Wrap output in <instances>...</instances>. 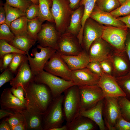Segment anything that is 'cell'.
Here are the masks:
<instances>
[{
	"label": "cell",
	"instance_id": "6da1fadb",
	"mask_svg": "<svg viewBox=\"0 0 130 130\" xmlns=\"http://www.w3.org/2000/svg\"><path fill=\"white\" fill-rule=\"evenodd\" d=\"M26 109L44 114L53 98L51 91L45 84L31 82L24 90Z\"/></svg>",
	"mask_w": 130,
	"mask_h": 130
},
{
	"label": "cell",
	"instance_id": "7a4b0ae2",
	"mask_svg": "<svg viewBox=\"0 0 130 130\" xmlns=\"http://www.w3.org/2000/svg\"><path fill=\"white\" fill-rule=\"evenodd\" d=\"M73 11L69 0H53L52 13L56 28L61 34L67 31Z\"/></svg>",
	"mask_w": 130,
	"mask_h": 130
},
{
	"label": "cell",
	"instance_id": "3957f363",
	"mask_svg": "<svg viewBox=\"0 0 130 130\" xmlns=\"http://www.w3.org/2000/svg\"><path fill=\"white\" fill-rule=\"evenodd\" d=\"M64 94L53 98L46 111L43 114V130L62 126L64 119L63 103Z\"/></svg>",
	"mask_w": 130,
	"mask_h": 130
},
{
	"label": "cell",
	"instance_id": "277c9868",
	"mask_svg": "<svg viewBox=\"0 0 130 130\" xmlns=\"http://www.w3.org/2000/svg\"><path fill=\"white\" fill-rule=\"evenodd\" d=\"M63 106L64 119L69 122L79 115L80 97L78 87L74 85L64 92Z\"/></svg>",
	"mask_w": 130,
	"mask_h": 130
},
{
	"label": "cell",
	"instance_id": "5b68a950",
	"mask_svg": "<svg viewBox=\"0 0 130 130\" xmlns=\"http://www.w3.org/2000/svg\"><path fill=\"white\" fill-rule=\"evenodd\" d=\"M34 81L46 85L53 98L57 97L68 88L75 85L72 81H68L43 70L35 76Z\"/></svg>",
	"mask_w": 130,
	"mask_h": 130
},
{
	"label": "cell",
	"instance_id": "8992f818",
	"mask_svg": "<svg viewBox=\"0 0 130 130\" xmlns=\"http://www.w3.org/2000/svg\"><path fill=\"white\" fill-rule=\"evenodd\" d=\"M55 49L49 47H44L39 45L37 48L32 49L31 54L34 56L32 58L26 53L27 58L32 72L35 76L44 70V67L48 60L56 52Z\"/></svg>",
	"mask_w": 130,
	"mask_h": 130
},
{
	"label": "cell",
	"instance_id": "52a82bcc",
	"mask_svg": "<svg viewBox=\"0 0 130 130\" xmlns=\"http://www.w3.org/2000/svg\"><path fill=\"white\" fill-rule=\"evenodd\" d=\"M128 30L127 27L104 26L101 37L114 49L120 52L124 51Z\"/></svg>",
	"mask_w": 130,
	"mask_h": 130
},
{
	"label": "cell",
	"instance_id": "ba28073f",
	"mask_svg": "<svg viewBox=\"0 0 130 130\" xmlns=\"http://www.w3.org/2000/svg\"><path fill=\"white\" fill-rule=\"evenodd\" d=\"M78 87L81 100L80 112L92 107L105 97L102 90L97 84Z\"/></svg>",
	"mask_w": 130,
	"mask_h": 130
},
{
	"label": "cell",
	"instance_id": "9c48e42d",
	"mask_svg": "<svg viewBox=\"0 0 130 130\" xmlns=\"http://www.w3.org/2000/svg\"><path fill=\"white\" fill-rule=\"evenodd\" d=\"M103 103V117L106 128L114 130L116 122L121 116L117 98L105 97Z\"/></svg>",
	"mask_w": 130,
	"mask_h": 130
},
{
	"label": "cell",
	"instance_id": "30bf717a",
	"mask_svg": "<svg viewBox=\"0 0 130 130\" xmlns=\"http://www.w3.org/2000/svg\"><path fill=\"white\" fill-rule=\"evenodd\" d=\"M61 34L57 30L55 23L47 21L42 24L36 40L41 46L50 47L57 51L58 49V41Z\"/></svg>",
	"mask_w": 130,
	"mask_h": 130
},
{
	"label": "cell",
	"instance_id": "8fae6325",
	"mask_svg": "<svg viewBox=\"0 0 130 130\" xmlns=\"http://www.w3.org/2000/svg\"><path fill=\"white\" fill-rule=\"evenodd\" d=\"M104 25H102L90 17L85 21L83 29L81 46L87 52L92 43L101 37Z\"/></svg>",
	"mask_w": 130,
	"mask_h": 130
},
{
	"label": "cell",
	"instance_id": "7c38bea8",
	"mask_svg": "<svg viewBox=\"0 0 130 130\" xmlns=\"http://www.w3.org/2000/svg\"><path fill=\"white\" fill-rule=\"evenodd\" d=\"M44 70L68 81H72V71L56 51L46 64Z\"/></svg>",
	"mask_w": 130,
	"mask_h": 130
},
{
	"label": "cell",
	"instance_id": "4fadbf2b",
	"mask_svg": "<svg viewBox=\"0 0 130 130\" xmlns=\"http://www.w3.org/2000/svg\"><path fill=\"white\" fill-rule=\"evenodd\" d=\"M58 46L56 51L66 56L77 55L83 50L77 37L67 31L61 35Z\"/></svg>",
	"mask_w": 130,
	"mask_h": 130
},
{
	"label": "cell",
	"instance_id": "5bb4252c",
	"mask_svg": "<svg viewBox=\"0 0 130 130\" xmlns=\"http://www.w3.org/2000/svg\"><path fill=\"white\" fill-rule=\"evenodd\" d=\"M113 67L112 76L117 78L125 75L130 71V61L125 51L120 52L112 50L110 54Z\"/></svg>",
	"mask_w": 130,
	"mask_h": 130
},
{
	"label": "cell",
	"instance_id": "9a60e30c",
	"mask_svg": "<svg viewBox=\"0 0 130 130\" xmlns=\"http://www.w3.org/2000/svg\"><path fill=\"white\" fill-rule=\"evenodd\" d=\"M97 85L102 90L105 97L118 98L126 97L116 78L112 75L104 73L100 77Z\"/></svg>",
	"mask_w": 130,
	"mask_h": 130
},
{
	"label": "cell",
	"instance_id": "2e32d148",
	"mask_svg": "<svg viewBox=\"0 0 130 130\" xmlns=\"http://www.w3.org/2000/svg\"><path fill=\"white\" fill-rule=\"evenodd\" d=\"M28 63L27 57L19 67L16 76L10 82L12 87L16 89L21 86L25 90L34 81L35 76Z\"/></svg>",
	"mask_w": 130,
	"mask_h": 130
},
{
	"label": "cell",
	"instance_id": "e0dca14e",
	"mask_svg": "<svg viewBox=\"0 0 130 130\" xmlns=\"http://www.w3.org/2000/svg\"><path fill=\"white\" fill-rule=\"evenodd\" d=\"M112 48L101 37L95 40L91 45L88 53L90 62H100L108 57Z\"/></svg>",
	"mask_w": 130,
	"mask_h": 130
},
{
	"label": "cell",
	"instance_id": "ac0fdd59",
	"mask_svg": "<svg viewBox=\"0 0 130 130\" xmlns=\"http://www.w3.org/2000/svg\"><path fill=\"white\" fill-rule=\"evenodd\" d=\"M1 109L14 112H21L26 109V106L12 93L11 88L4 89L0 100Z\"/></svg>",
	"mask_w": 130,
	"mask_h": 130
},
{
	"label": "cell",
	"instance_id": "d6986e66",
	"mask_svg": "<svg viewBox=\"0 0 130 130\" xmlns=\"http://www.w3.org/2000/svg\"><path fill=\"white\" fill-rule=\"evenodd\" d=\"M100 77L93 73L87 67L72 71V81L75 85L78 86L97 85Z\"/></svg>",
	"mask_w": 130,
	"mask_h": 130
},
{
	"label": "cell",
	"instance_id": "ffe728a7",
	"mask_svg": "<svg viewBox=\"0 0 130 130\" xmlns=\"http://www.w3.org/2000/svg\"><path fill=\"white\" fill-rule=\"evenodd\" d=\"M90 17L104 26L122 28L127 27L124 23L117 18L113 16L110 13L101 10L96 4Z\"/></svg>",
	"mask_w": 130,
	"mask_h": 130
},
{
	"label": "cell",
	"instance_id": "44dd1931",
	"mask_svg": "<svg viewBox=\"0 0 130 130\" xmlns=\"http://www.w3.org/2000/svg\"><path fill=\"white\" fill-rule=\"evenodd\" d=\"M61 56L71 71L86 68L91 62L88 52L84 49L77 55L66 56L61 55Z\"/></svg>",
	"mask_w": 130,
	"mask_h": 130
},
{
	"label": "cell",
	"instance_id": "7402d4cb",
	"mask_svg": "<svg viewBox=\"0 0 130 130\" xmlns=\"http://www.w3.org/2000/svg\"><path fill=\"white\" fill-rule=\"evenodd\" d=\"M103 99L90 108L81 111L79 115L87 117L94 121L100 130L106 129L102 114Z\"/></svg>",
	"mask_w": 130,
	"mask_h": 130
},
{
	"label": "cell",
	"instance_id": "603a6c76",
	"mask_svg": "<svg viewBox=\"0 0 130 130\" xmlns=\"http://www.w3.org/2000/svg\"><path fill=\"white\" fill-rule=\"evenodd\" d=\"M21 113L24 116L26 130H43V114L26 109Z\"/></svg>",
	"mask_w": 130,
	"mask_h": 130
},
{
	"label": "cell",
	"instance_id": "cb8c5ba5",
	"mask_svg": "<svg viewBox=\"0 0 130 130\" xmlns=\"http://www.w3.org/2000/svg\"><path fill=\"white\" fill-rule=\"evenodd\" d=\"M66 125L67 130H93L98 126L90 119L79 115Z\"/></svg>",
	"mask_w": 130,
	"mask_h": 130
},
{
	"label": "cell",
	"instance_id": "d4e9b609",
	"mask_svg": "<svg viewBox=\"0 0 130 130\" xmlns=\"http://www.w3.org/2000/svg\"><path fill=\"white\" fill-rule=\"evenodd\" d=\"M84 10V6L81 5H80L78 8L74 10L66 31L77 37L82 28V21Z\"/></svg>",
	"mask_w": 130,
	"mask_h": 130
},
{
	"label": "cell",
	"instance_id": "484cf974",
	"mask_svg": "<svg viewBox=\"0 0 130 130\" xmlns=\"http://www.w3.org/2000/svg\"><path fill=\"white\" fill-rule=\"evenodd\" d=\"M36 41L27 35L15 36L13 40L9 43L26 53L29 52V49L34 45Z\"/></svg>",
	"mask_w": 130,
	"mask_h": 130
},
{
	"label": "cell",
	"instance_id": "4316f807",
	"mask_svg": "<svg viewBox=\"0 0 130 130\" xmlns=\"http://www.w3.org/2000/svg\"><path fill=\"white\" fill-rule=\"evenodd\" d=\"M38 1L39 19L43 22L47 21L55 23L51 12L53 0H38Z\"/></svg>",
	"mask_w": 130,
	"mask_h": 130
},
{
	"label": "cell",
	"instance_id": "83f0119b",
	"mask_svg": "<svg viewBox=\"0 0 130 130\" xmlns=\"http://www.w3.org/2000/svg\"><path fill=\"white\" fill-rule=\"evenodd\" d=\"M28 21L26 16H24L11 23L10 28L15 36L28 35L27 31Z\"/></svg>",
	"mask_w": 130,
	"mask_h": 130
},
{
	"label": "cell",
	"instance_id": "f1b7e54d",
	"mask_svg": "<svg viewBox=\"0 0 130 130\" xmlns=\"http://www.w3.org/2000/svg\"><path fill=\"white\" fill-rule=\"evenodd\" d=\"M97 0H82L80 3V5H83L84 7L83 15L82 21V28L77 37L80 44L82 42L83 29L84 24L86 20L90 17Z\"/></svg>",
	"mask_w": 130,
	"mask_h": 130
},
{
	"label": "cell",
	"instance_id": "f546056e",
	"mask_svg": "<svg viewBox=\"0 0 130 130\" xmlns=\"http://www.w3.org/2000/svg\"><path fill=\"white\" fill-rule=\"evenodd\" d=\"M4 6L6 12L5 23L10 27L11 23L18 18L26 16L25 13L18 8L12 6L6 2Z\"/></svg>",
	"mask_w": 130,
	"mask_h": 130
},
{
	"label": "cell",
	"instance_id": "4dcf8cb0",
	"mask_svg": "<svg viewBox=\"0 0 130 130\" xmlns=\"http://www.w3.org/2000/svg\"><path fill=\"white\" fill-rule=\"evenodd\" d=\"M96 5L101 10L108 13L112 12L121 5L118 0H97Z\"/></svg>",
	"mask_w": 130,
	"mask_h": 130
},
{
	"label": "cell",
	"instance_id": "1f68e13d",
	"mask_svg": "<svg viewBox=\"0 0 130 130\" xmlns=\"http://www.w3.org/2000/svg\"><path fill=\"white\" fill-rule=\"evenodd\" d=\"M43 22L39 17L33 20H28L27 33L30 36L36 40L37 35L41 29Z\"/></svg>",
	"mask_w": 130,
	"mask_h": 130
},
{
	"label": "cell",
	"instance_id": "d6a6232c",
	"mask_svg": "<svg viewBox=\"0 0 130 130\" xmlns=\"http://www.w3.org/2000/svg\"><path fill=\"white\" fill-rule=\"evenodd\" d=\"M122 117L130 122V100L125 97L117 98Z\"/></svg>",
	"mask_w": 130,
	"mask_h": 130
},
{
	"label": "cell",
	"instance_id": "836d02e7",
	"mask_svg": "<svg viewBox=\"0 0 130 130\" xmlns=\"http://www.w3.org/2000/svg\"><path fill=\"white\" fill-rule=\"evenodd\" d=\"M11 53L26 54V52L17 48L5 40L0 39V58L6 54Z\"/></svg>",
	"mask_w": 130,
	"mask_h": 130
},
{
	"label": "cell",
	"instance_id": "e575fe53",
	"mask_svg": "<svg viewBox=\"0 0 130 130\" xmlns=\"http://www.w3.org/2000/svg\"><path fill=\"white\" fill-rule=\"evenodd\" d=\"M116 78L118 84L125 94V97L130 100V74Z\"/></svg>",
	"mask_w": 130,
	"mask_h": 130
},
{
	"label": "cell",
	"instance_id": "d590c367",
	"mask_svg": "<svg viewBox=\"0 0 130 130\" xmlns=\"http://www.w3.org/2000/svg\"><path fill=\"white\" fill-rule=\"evenodd\" d=\"M26 57L25 54L16 53L8 68L16 75L19 67Z\"/></svg>",
	"mask_w": 130,
	"mask_h": 130
},
{
	"label": "cell",
	"instance_id": "8d00e7d4",
	"mask_svg": "<svg viewBox=\"0 0 130 130\" xmlns=\"http://www.w3.org/2000/svg\"><path fill=\"white\" fill-rule=\"evenodd\" d=\"M116 18L124 16L130 14V0H127L118 7L110 13Z\"/></svg>",
	"mask_w": 130,
	"mask_h": 130
},
{
	"label": "cell",
	"instance_id": "74e56055",
	"mask_svg": "<svg viewBox=\"0 0 130 130\" xmlns=\"http://www.w3.org/2000/svg\"><path fill=\"white\" fill-rule=\"evenodd\" d=\"M9 27L5 23L0 26V39L5 40L8 43L12 42L15 36L10 30Z\"/></svg>",
	"mask_w": 130,
	"mask_h": 130
},
{
	"label": "cell",
	"instance_id": "f35d334b",
	"mask_svg": "<svg viewBox=\"0 0 130 130\" xmlns=\"http://www.w3.org/2000/svg\"><path fill=\"white\" fill-rule=\"evenodd\" d=\"M10 6L20 9L25 13L27 8L33 3L30 0H6Z\"/></svg>",
	"mask_w": 130,
	"mask_h": 130
},
{
	"label": "cell",
	"instance_id": "ab89813d",
	"mask_svg": "<svg viewBox=\"0 0 130 130\" xmlns=\"http://www.w3.org/2000/svg\"><path fill=\"white\" fill-rule=\"evenodd\" d=\"M5 119L12 126L20 123H25L24 116L23 114L20 112H14L12 115L7 117Z\"/></svg>",
	"mask_w": 130,
	"mask_h": 130
},
{
	"label": "cell",
	"instance_id": "60d3db41",
	"mask_svg": "<svg viewBox=\"0 0 130 130\" xmlns=\"http://www.w3.org/2000/svg\"><path fill=\"white\" fill-rule=\"evenodd\" d=\"M99 62L103 72L109 75H112L113 67L110 54L107 58Z\"/></svg>",
	"mask_w": 130,
	"mask_h": 130
},
{
	"label": "cell",
	"instance_id": "b9f144b4",
	"mask_svg": "<svg viewBox=\"0 0 130 130\" xmlns=\"http://www.w3.org/2000/svg\"><path fill=\"white\" fill-rule=\"evenodd\" d=\"M39 5L32 3L27 8L25 13L28 20H31L39 17Z\"/></svg>",
	"mask_w": 130,
	"mask_h": 130
},
{
	"label": "cell",
	"instance_id": "7bdbcfd3",
	"mask_svg": "<svg viewBox=\"0 0 130 130\" xmlns=\"http://www.w3.org/2000/svg\"><path fill=\"white\" fill-rule=\"evenodd\" d=\"M16 53H11L5 55L0 59V70L3 72L7 69Z\"/></svg>",
	"mask_w": 130,
	"mask_h": 130
},
{
	"label": "cell",
	"instance_id": "ee69618b",
	"mask_svg": "<svg viewBox=\"0 0 130 130\" xmlns=\"http://www.w3.org/2000/svg\"><path fill=\"white\" fill-rule=\"evenodd\" d=\"M14 74L7 68L0 75V87L5 83L10 82L14 78Z\"/></svg>",
	"mask_w": 130,
	"mask_h": 130
},
{
	"label": "cell",
	"instance_id": "f6af8a7d",
	"mask_svg": "<svg viewBox=\"0 0 130 130\" xmlns=\"http://www.w3.org/2000/svg\"><path fill=\"white\" fill-rule=\"evenodd\" d=\"M11 90L13 94L26 106V101L25 97L24 90L23 87L21 86H19L16 89L11 87Z\"/></svg>",
	"mask_w": 130,
	"mask_h": 130
},
{
	"label": "cell",
	"instance_id": "bcb514c9",
	"mask_svg": "<svg viewBox=\"0 0 130 130\" xmlns=\"http://www.w3.org/2000/svg\"><path fill=\"white\" fill-rule=\"evenodd\" d=\"M114 130H130V122L124 119L121 116L117 120Z\"/></svg>",
	"mask_w": 130,
	"mask_h": 130
},
{
	"label": "cell",
	"instance_id": "7dc6e473",
	"mask_svg": "<svg viewBox=\"0 0 130 130\" xmlns=\"http://www.w3.org/2000/svg\"><path fill=\"white\" fill-rule=\"evenodd\" d=\"M87 67L93 73L100 77L104 73L99 62H90L87 66Z\"/></svg>",
	"mask_w": 130,
	"mask_h": 130
},
{
	"label": "cell",
	"instance_id": "c3c4849f",
	"mask_svg": "<svg viewBox=\"0 0 130 130\" xmlns=\"http://www.w3.org/2000/svg\"><path fill=\"white\" fill-rule=\"evenodd\" d=\"M125 51L127 54L130 61V29H128L125 41ZM128 74H130V71Z\"/></svg>",
	"mask_w": 130,
	"mask_h": 130
},
{
	"label": "cell",
	"instance_id": "681fc988",
	"mask_svg": "<svg viewBox=\"0 0 130 130\" xmlns=\"http://www.w3.org/2000/svg\"><path fill=\"white\" fill-rule=\"evenodd\" d=\"M3 4L2 1L0 3V25L5 23L6 20V14L4 6Z\"/></svg>",
	"mask_w": 130,
	"mask_h": 130
},
{
	"label": "cell",
	"instance_id": "f907efd6",
	"mask_svg": "<svg viewBox=\"0 0 130 130\" xmlns=\"http://www.w3.org/2000/svg\"><path fill=\"white\" fill-rule=\"evenodd\" d=\"M117 18L124 23L128 28L130 29V14L125 16Z\"/></svg>",
	"mask_w": 130,
	"mask_h": 130
},
{
	"label": "cell",
	"instance_id": "816d5d0a",
	"mask_svg": "<svg viewBox=\"0 0 130 130\" xmlns=\"http://www.w3.org/2000/svg\"><path fill=\"white\" fill-rule=\"evenodd\" d=\"M12 126L5 119L2 121L0 124V130H11Z\"/></svg>",
	"mask_w": 130,
	"mask_h": 130
},
{
	"label": "cell",
	"instance_id": "f5cc1de1",
	"mask_svg": "<svg viewBox=\"0 0 130 130\" xmlns=\"http://www.w3.org/2000/svg\"><path fill=\"white\" fill-rule=\"evenodd\" d=\"M14 113L12 112L1 109L0 110V119L5 117H10Z\"/></svg>",
	"mask_w": 130,
	"mask_h": 130
},
{
	"label": "cell",
	"instance_id": "db71d44e",
	"mask_svg": "<svg viewBox=\"0 0 130 130\" xmlns=\"http://www.w3.org/2000/svg\"><path fill=\"white\" fill-rule=\"evenodd\" d=\"M70 5L72 9L73 10L78 8L80 5V3L82 0H69Z\"/></svg>",
	"mask_w": 130,
	"mask_h": 130
},
{
	"label": "cell",
	"instance_id": "11a10c76",
	"mask_svg": "<svg viewBox=\"0 0 130 130\" xmlns=\"http://www.w3.org/2000/svg\"><path fill=\"white\" fill-rule=\"evenodd\" d=\"M11 130H26L25 123H22L12 126Z\"/></svg>",
	"mask_w": 130,
	"mask_h": 130
},
{
	"label": "cell",
	"instance_id": "9f6ffc18",
	"mask_svg": "<svg viewBox=\"0 0 130 130\" xmlns=\"http://www.w3.org/2000/svg\"><path fill=\"white\" fill-rule=\"evenodd\" d=\"M49 130H67V127L65 125L52 128Z\"/></svg>",
	"mask_w": 130,
	"mask_h": 130
},
{
	"label": "cell",
	"instance_id": "6f0895ef",
	"mask_svg": "<svg viewBox=\"0 0 130 130\" xmlns=\"http://www.w3.org/2000/svg\"><path fill=\"white\" fill-rule=\"evenodd\" d=\"M33 3L35 4L38 5L39 4L38 0H30Z\"/></svg>",
	"mask_w": 130,
	"mask_h": 130
},
{
	"label": "cell",
	"instance_id": "680465c9",
	"mask_svg": "<svg viewBox=\"0 0 130 130\" xmlns=\"http://www.w3.org/2000/svg\"><path fill=\"white\" fill-rule=\"evenodd\" d=\"M121 5L124 3L127 0H118Z\"/></svg>",
	"mask_w": 130,
	"mask_h": 130
}]
</instances>
